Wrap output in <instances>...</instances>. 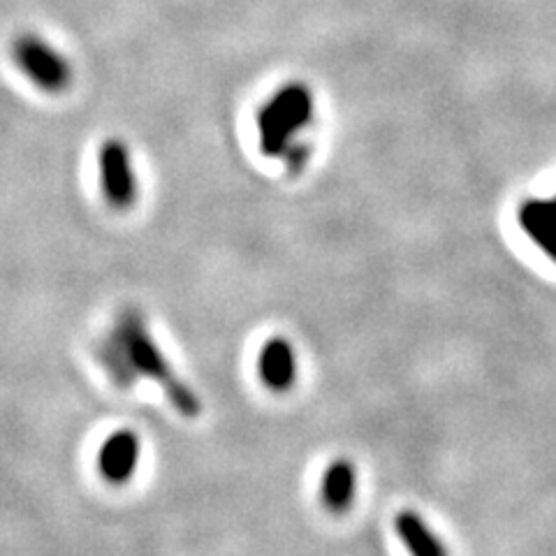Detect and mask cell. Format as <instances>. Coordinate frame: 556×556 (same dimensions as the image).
<instances>
[{"mask_svg": "<svg viewBox=\"0 0 556 556\" xmlns=\"http://www.w3.org/2000/svg\"><path fill=\"white\" fill-rule=\"evenodd\" d=\"M96 357L118 390H130L139 380H153L179 415L198 417L202 413L200 396L174 374L151 334L147 316L137 306H126L118 313L110 332L100 341Z\"/></svg>", "mask_w": 556, "mask_h": 556, "instance_id": "1", "label": "cell"}, {"mask_svg": "<svg viewBox=\"0 0 556 556\" xmlns=\"http://www.w3.org/2000/svg\"><path fill=\"white\" fill-rule=\"evenodd\" d=\"M313 110L316 104H313V93L306 84H283L255 112L260 151L269 159L288 161L290 167H302L306 147L300 144V135L313 121Z\"/></svg>", "mask_w": 556, "mask_h": 556, "instance_id": "2", "label": "cell"}, {"mask_svg": "<svg viewBox=\"0 0 556 556\" xmlns=\"http://www.w3.org/2000/svg\"><path fill=\"white\" fill-rule=\"evenodd\" d=\"M12 56L26 77L49 93L65 91L73 81V67L56 47L35 33H24L12 45Z\"/></svg>", "mask_w": 556, "mask_h": 556, "instance_id": "3", "label": "cell"}, {"mask_svg": "<svg viewBox=\"0 0 556 556\" xmlns=\"http://www.w3.org/2000/svg\"><path fill=\"white\" fill-rule=\"evenodd\" d=\"M100 167V186L102 195L114 208H130L137 200V174L132 153L124 139L110 137L104 139L98 155Z\"/></svg>", "mask_w": 556, "mask_h": 556, "instance_id": "4", "label": "cell"}, {"mask_svg": "<svg viewBox=\"0 0 556 556\" xmlns=\"http://www.w3.org/2000/svg\"><path fill=\"white\" fill-rule=\"evenodd\" d=\"M139 455H142V443L135 431H116L112 437L102 443V450L98 455V468L102 478L110 484H128L132 480Z\"/></svg>", "mask_w": 556, "mask_h": 556, "instance_id": "5", "label": "cell"}, {"mask_svg": "<svg viewBox=\"0 0 556 556\" xmlns=\"http://www.w3.org/2000/svg\"><path fill=\"white\" fill-rule=\"evenodd\" d=\"M257 376L263 386L276 394L290 392L298 380V353L288 339H269L257 355Z\"/></svg>", "mask_w": 556, "mask_h": 556, "instance_id": "6", "label": "cell"}, {"mask_svg": "<svg viewBox=\"0 0 556 556\" xmlns=\"http://www.w3.org/2000/svg\"><path fill=\"white\" fill-rule=\"evenodd\" d=\"M517 220L535 247L556 263V198L525 200L519 204Z\"/></svg>", "mask_w": 556, "mask_h": 556, "instance_id": "7", "label": "cell"}, {"mask_svg": "<svg viewBox=\"0 0 556 556\" xmlns=\"http://www.w3.org/2000/svg\"><path fill=\"white\" fill-rule=\"evenodd\" d=\"M357 496V466L339 457L325 468L320 482V501L332 515H343L353 508Z\"/></svg>", "mask_w": 556, "mask_h": 556, "instance_id": "8", "label": "cell"}, {"mask_svg": "<svg viewBox=\"0 0 556 556\" xmlns=\"http://www.w3.org/2000/svg\"><path fill=\"white\" fill-rule=\"evenodd\" d=\"M394 531L410 556H450L443 538L431 529L429 521L415 510H399Z\"/></svg>", "mask_w": 556, "mask_h": 556, "instance_id": "9", "label": "cell"}]
</instances>
